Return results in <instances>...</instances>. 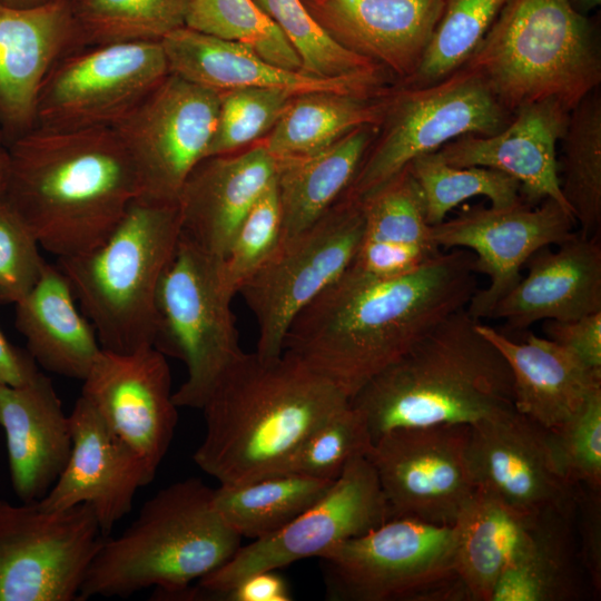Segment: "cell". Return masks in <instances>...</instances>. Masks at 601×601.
<instances>
[{
    "mask_svg": "<svg viewBox=\"0 0 601 601\" xmlns=\"http://www.w3.org/2000/svg\"><path fill=\"white\" fill-rule=\"evenodd\" d=\"M455 558L454 525L391 518L318 559L328 599L391 601L428 597L443 588L462 592Z\"/></svg>",
    "mask_w": 601,
    "mask_h": 601,
    "instance_id": "10",
    "label": "cell"
},
{
    "mask_svg": "<svg viewBox=\"0 0 601 601\" xmlns=\"http://www.w3.org/2000/svg\"><path fill=\"white\" fill-rule=\"evenodd\" d=\"M294 96L274 88L219 92L217 122L206 158L235 152L269 132Z\"/></svg>",
    "mask_w": 601,
    "mask_h": 601,
    "instance_id": "43",
    "label": "cell"
},
{
    "mask_svg": "<svg viewBox=\"0 0 601 601\" xmlns=\"http://www.w3.org/2000/svg\"><path fill=\"white\" fill-rule=\"evenodd\" d=\"M559 176L563 197L583 236L601 225V87L569 112Z\"/></svg>",
    "mask_w": 601,
    "mask_h": 601,
    "instance_id": "35",
    "label": "cell"
},
{
    "mask_svg": "<svg viewBox=\"0 0 601 601\" xmlns=\"http://www.w3.org/2000/svg\"><path fill=\"white\" fill-rule=\"evenodd\" d=\"M280 28L300 59V72L321 79L390 75L382 66L335 42L302 0H254Z\"/></svg>",
    "mask_w": 601,
    "mask_h": 601,
    "instance_id": "40",
    "label": "cell"
},
{
    "mask_svg": "<svg viewBox=\"0 0 601 601\" xmlns=\"http://www.w3.org/2000/svg\"><path fill=\"white\" fill-rule=\"evenodd\" d=\"M39 372L28 351L11 344L0 328V385H22Z\"/></svg>",
    "mask_w": 601,
    "mask_h": 601,
    "instance_id": "49",
    "label": "cell"
},
{
    "mask_svg": "<svg viewBox=\"0 0 601 601\" xmlns=\"http://www.w3.org/2000/svg\"><path fill=\"white\" fill-rule=\"evenodd\" d=\"M470 425L395 428L373 442L366 457L390 519L453 525L475 492L469 464Z\"/></svg>",
    "mask_w": 601,
    "mask_h": 601,
    "instance_id": "16",
    "label": "cell"
},
{
    "mask_svg": "<svg viewBox=\"0 0 601 601\" xmlns=\"http://www.w3.org/2000/svg\"><path fill=\"white\" fill-rule=\"evenodd\" d=\"M361 203L364 229L351 269L390 278L417 269L442 252L431 237L424 198L408 166Z\"/></svg>",
    "mask_w": 601,
    "mask_h": 601,
    "instance_id": "29",
    "label": "cell"
},
{
    "mask_svg": "<svg viewBox=\"0 0 601 601\" xmlns=\"http://www.w3.org/2000/svg\"><path fill=\"white\" fill-rule=\"evenodd\" d=\"M536 250L528 274L494 306L489 318L512 329L540 321H573L601 312V244L599 236L575 233L556 245Z\"/></svg>",
    "mask_w": 601,
    "mask_h": 601,
    "instance_id": "26",
    "label": "cell"
},
{
    "mask_svg": "<svg viewBox=\"0 0 601 601\" xmlns=\"http://www.w3.org/2000/svg\"><path fill=\"white\" fill-rule=\"evenodd\" d=\"M220 600L288 601L292 600L285 580L274 571L252 573L228 590Z\"/></svg>",
    "mask_w": 601,
    "mask_h": 601,
    "instance_id": "48",
    "label": "cell"
},
{
    "mask_svg": "<svg viewBox=\"0 0 601 601\" xmlns=\"http://www.w3.org/2000/svg\"><path fill=\"white\" fill-rule=\"evenodd\" d=\"M335 481L274 474L214 489L213 503L242 538L258 540L279 531L321 500Z\"/></svg>",
    "mask_w": 601,
    "mask_h": 601,
    "instance_id": "34",
    "label": "cell"
},
{
    "mask_svg": "<svg viewBox=\"0 0 601 601\" xmlns=\"http://www.w3.org/2000/svg\"><path fill=\"white\" fill-rule=\"evenodd\" d=\"M8 166H9V159H8V152L6 147H2L0 149V197L3 196L6 186H7V178H8Z\"/></svg>",
    "mask_w": 601,
    "mask_h": 601,
    "instance_id": "52",
    "label": "cell"
},
{
    "mask_svg": "<svg viewBox=\"0 0 601 601\" xmlns=\"http://www.w3.org/2000/svg\"><path fill=\"white\" fill-rule=\"evenodd\" d=\"M179 238L177 205L137 198L104 243L58 258L102 349L154 346L158 287Z\"/></svg>",
    "mask_w": 601,
    "mask_h": 601,
    "instance_id": "7",
    "label": "cell"
},
{
    "mask_svg": "<svg viewBox=\"0 0 601 601\" xmlns=\"http://www.w3.org/2000/svg\"><path fill=\"white\" fill-rule=\"evenodd\" d=\"M81 48L71 0L0 1V130L4 147L37 127L41 87L57 61Z\"/></svg>",
    "mask_w": 601,
    "mask_h": 601,
    "instance_id": "20",
    "label": "cell"
},
{
    "mask_svg": "<svg viewBox=\"0 0 601 601\" xmlns=\"http://www.w3.org/2000/svg\"><path fill=\"white\" fill-rule=\"evenodd\" d=\"M220 260L180 237L158 287L154 347L187 368L186 381L173 394L178 407L201 410L244 353Z\"/></svg>",
    "mask_w": 601,
    "mask_h": 601,
    "instance_id": "9",
    "label": "cell"
},
{
    "mask_svg": "<svg viewBox=\"0 0 601 601\" xmlns=\"http://www.w3.org/2000/svg\"><path fill=\"white\" fill-rule=\"evenodd\" d=\"M276 159L262 142L239 154L203 159L177 199L180 237L223 259L260 195L275 180Z\"/></svg>",
    "mask_w": 601,
    "mask_h": 601,
    "instance_id": "25",
    "label": "cell"
},
{
    "mask_svg": "<svg viewBox=\"0 0 601 601\" xmlns=\"http://www.w3.org/2000/svg\"><path fill=\"white\" fill-rule=\"evenodd\" d=\"M166 356L154 346L102 349L82 380L81 396L154 479L174 439L178 406Z\"/></svg>",
    "mask_w": 601,
    "mask_h": 601,
    "instance_id": "18",
    "label": "cell"
},
{
    "mask_svg": "<svg viewBox=\"0 0 601 601\" xmlns=\"http://www.w3.org/2000/svg\"><path fill=\"white\" fill-rule=\"evenodd\" d=\"M595 511L593 513V519L590 520L589 512L587 510V515L584 520V559L587 566L590 571L591 577L593 578V582L597 585L600 587V572H601V559H600V533H597V530L600 528L599 522L597 524V521L599 520L595 518Z\"/></svg>",
    "mask_w": 601,
    "mask_h": 601,
    "instance_id": "50",
    "label": "cell"
},
{
    "mask_svg": "<svg viewBox=\"0 0 601 601\" xmlns=\"http://www.w3.org/2000/svg\"><path fill=\"white\" fill-rule=\"evenodd\" d=\"M4 199L58 258L89 252L140 195L135 166L112 128L36 127L6 146Z\"/></svg>",
    "mask_w": 601,
    "mask_h": 601,
    "instance_id": "2",
    "label": "cell"
},
{
    "mask_svg": "<svg viewBox=\"0 0 601 601\" xmlns=\"http://www.w3.org/2000/svg\"><path fill=\"white\" fill-rule=\"evenodd\" d=\"M575 226L569 210L546 198L535 206L520 200L508 207H469L431 226V237L441 249L474 252L477 274L490 279L466 306L480 321L489 318L497 302L520 282L521 268L536 250L571 238Z\"/></svg>",
    "mask_w": 601,
    "mask_h": 601,
    "instance_id": "17",
    "label": "cell"
},
{
    "mask_svg": "<svg viewBox=\"0 0 601 601\" xmlns=\"http://www.w3.org/2000/svg\"><path fill=\"white\" fill-rule=\"evenodd\" d=\"M390 92L378 98L333 91L295 95L262 144L276 160L312 155L357 127H380Z\"/></svg>",
    "mask_w": 601,
    "mask_h": 601,
    "instance_id": "33",
    "label": "cell"
},
{
    "mask_svg": "<svg viewBox=\"0 0 601 601\" xmlns=\"http://www.w3.org/2000/svg\"><path fill=\"white\" fill-rule=\"evenodd\" d=\"M343 48L388 71L398 85L420 68L443 0H302Z\"/></svg>",
    "mask_w": 601,
    "mask_h": 601,
    "instance_id": "23",
    "label": "cell"
},
{
    "mask_svg": "<svg viewBox=\"0 0 601 601\" xmlns=\"http://www.w3.org/2000/svg\"><path fill=\"white\" fill-rule=\"evenodd\" d=\"M4 147V142H3V136H2V132L0 130V149Z\"/></svg>",
    "mask_w": 601,
    "mask_h": 601,
    "instance_id": "54",
    "label": "cell"
},
{
    "mask_svg": "<svg viewBox=\"0 0 601 601\" xmlns=\"http://www.w3.org/2000/svg\"><path fill=\"white\" fill-rule=\"evenodd\" d=\"M569 112L555 100L526 105L515 110L499 132L465 135L437 152L453 166L487 167L515 178L521 198L529 205L551 198L572 214L561 190L556 152Z\"/></svg>",
    "mask_w": 601,
    "mask_h": 601,
    "instance_id": "24",
    "label": "cell"
},
{
    "mask_svg": "<svg viewBox=\"0 0 601 601\" xmlns=\"http://www.w3.org/2000/svg\"><path fill=\"white\" fill-rule=\"evenodd\" d=\"M169 73L223 92L239 88H274L300 95L333 91L364 98L387 95L395 83L390 75L321 79L279 68L249 47L181 27L161 41Z\"/></svg>",
    "mask_w": 601,
    "mask_h": 601,
    "instance_id": "22",
    "label": "cell"
},
{
    "mask_svg": "<svg viewBox=\"0 0 601 601\" xmlns=\"http://www.w3.org/2000/svg\"><path fill=\"white\" fill-rule=\"evenodd\" d=\"M186 27L243 43L279 68L300 70L298 55L280 28L254 0H191Z\"/></svg>",
    "mask_w": 601,
    "mask_h": 601,
    "instance_id": "39",
    "label": "cell"
},
{
    "mask_svg": "<svg viewBox=\"0 0 601 601\" xmlns=\"http://www.w3.org/2000/svg\"><path fill=\"white\" fill-rule=\"evenodd\" d=\"M548 338L575 354L585 365L601 372V312L573 321H544Z\"/></svg>",
    "mask_w": 601,
    "mask_h": 601,
    "instance_id": "47",
    "label": "cell"
},
{
    "mask_svg": "<svg viewBox=\"0 0 601 601\" xmlns=\"http://www.w3.org/2000/svg\"><path fill=\"white\" fill-rule=\"evenodd\" d=\"M562 513L544 516L532 538L504 566L491 601H558L573 595Z\"/></svg>",
    "mask_w": 601,
    "mask_h": 601,
    "instance_id": "36",
    "label": "cell"
},
{
    "mask_svg": "<svg viewBox=\"0 0 601 601\" xmlns=\"http://www.w3.org/2000/svg\"><path fill=\"white\" fill-rule=\"evenodd\" d=\"M105 538L87 503L45 510L0 499V601H79Z\"/></svg>",
    "mask_w": 601,
    "mask_h": 601,
    "instance_id": "12",
    "label": "cell"
},
{
    "mask_svg": "<svg viewBox=\"0 0 601 601\" xmlns=\"http://www.w3.org/2000/svg\"><path fill=\"white\" fill-rule=\"evenodd\" d=\"M40 245L10 204L0 197V304H17L37 284L47 262Z\"/></svg>",
    "mask_w": 601,
    "mask_h": 601,
    "instance_id": "46",
    "label": "cell"
},
{
    "mask_svg": "<svg viewBox=\"0 0 601 601\" xmlns=\"http://www.w3.org/2000/svg\"><path fill=\"white\" fill-rule=\"evenodd\" d=\"M424 198L427 223H442L464 200L484 196L492 207H508L522 200L519 181L493 168L459 167L447 164L437 151L408 164Z\"/></svg>",
    "mask_w": 601,
    "mask_h": 601,
    "instance_id": "38",
    "label": "cell"
},
{
    "mask_svg": "<svg viewBox=\"0 0 601 601\" xmlns=\"http://www.w3.org/2000/svg\"><path fill=\"white\" fill-rule=\"evenodd\" d=\"M191 0H71L81 47L160 42L186 26Z\"/></svg>",
    "mask_w": 601,
    "mask_h": 601,
    "instance_id": "37",
    "label": "cell"
},
{
    "mask_svg": "<svg viewBox=\"0 0 601 601\" xmlns=\"http://www.w3.org/2000/svg\"><path fill=\"white\" fill-rule=\"evenodd\" d=\"M474 255L441 252L417 269L375 278L348 269L293 319L283 351L348 398L477 290Z\"/></svg>",
    "mask_w": 601,
    "mask_h": 601,
    "instance_id": "1",
    "label": "cell"
},
{
    "mask_svg": "<svg viewBox=\"0 0 601 601\" xmlns=\"http://www.w3.org/2000/svg\"><path fill=\"white\" fill-rule=\"evenodd\" d=\"M214 489L198 477L162 487L118 536H106L80 589L79 601L128 598L148 588L176 597L227 562L242 536L220 518Z\"/></svg>",
    "mask_w": 601,
    "mask_h": 601,
    "instance_id": "5",
    "label": "cell"
},
{
    "mask_svg": "<svg viewBox=\"0 0 601 601\" xmlns=\"http://www.w3.org/2000/svg\"><path fill=\"white\" fill-rule=\"evenodd\" d=\"M349 398L294 354L243 353L201 407L195 463L220 484L274 474Z\"/></svg>",
    "mask_w": 601,
    "mask_h": 601,
    "instance_id": "3",
    "label": "cell"
},
{
    "mask_svg": "<svg viewBox=\"0 0 601 601\" xmlns=\"http://www.w3.org/2000/svg\"><path fill=\"white\" fill-rule=\"evenodd\" d=\"M442 17L420 68L395 85L434 83L459 69L477 48L508 0H443Z\"/></svg>",
    "mask_w": 601,
    "mask_h": 601,
    "instance_id": "41",
    "label": "cell"
},
{
    "mask_svg": "<svg viewBox=\"0 0 601 601\" xmlns=\"http://www.w3.org/2000/svg\"><path fill=\"white\" fill-rule=\"evenodd\" d=\"M476 328L510 366L515 411L548 431L564 423L601 390V372L548 337L529 334L516 343L480 322Z\"/></svg>",
    "mask_w": 601,
    "mask_h": 601,
    "instance_id": "28",
    "label": "cell"
},
{
    "mask_svg": "<svg viewBox=\"0 0 601 601\" xmlns=\"http://www.w3.org/2000/svg\"><path fill=\"white\" fill-rule=\"evenodd\" d=\"M14 306L16 327L37 365L82 381L101 346L59 266L47 263L37 284Z\"/></svg>",
    "mask_w": 601,
    "mask_h": 601,
    "instance_id": "30",
    "label": "cell"
},
{
    "mask_svg": "<svg viewBox=\"0 0 601 601\" xmlns=\"http://www.w3.org/2000/svg\"><path fill=\"white\" fill-rule=\"evenodd\" d=\"M169 73L160 42L75 49L52 67L38 98L37 127L112 128Z\"/></svg>",
    "mask_w": 601,
    "mask_h": 601,
    "instance_id": "13",
    "label": "cell"
},
{
    "mask_svg": "<svg viewBox=\"0 0 601 601\" xmlns=\"http://www.w3.org/2000/svg\"><path fill=\"white\" fill-rule=\"evenodd\" d=\"M546 515L522 513L475 490L453 524L455 573L463 594L474 601H491L500 573Z\"/></svg>",
    "mask_w": 601,
    "mask_h": 601,
    "instance_id": "31",
    "label": "cell"
},
{
    "mask_svg": "<svg viewBox=\"0 0 601 601\" xmlns=\"http://www.w3.org/2000/svg\"><path fill=\"white\" fill-rule=\"evenodd\" d=\"M463 65L511 114L544 100L570 111L601 87L600 13L580 14L568 0H508Z\"/></svg>",
    "mask_w": 601,
    "mask_h": 601,
    "instance_id": "6",
    "label": "cell"
},
{
    "mask_svg": "<svg viewBox=\"0 0 601 601\" xmlns=\"http://www.w3.org/2000/svg\"><path fill=\"white\" fill-rule=\"evenodd\" d=\"M390 519L377 474L366 456L348 462L329 491L279 531L240 545L223 565L206 574L193 597H221L245 577L274 571L359 536Z\"/></svg>",
    "mask_w": 601,
    "mask_h": 601,
    "instance_id": "14",
    "label": "cell"
},
{
    "mask_svg": "<svg viewBox=\"0 0 601 601\" xmlns=\"http://www.w3.org/2000/svg\"><path fill=\"white\" fill-rule=\"evenodd\" d=\"M372 445L363 415L348 403L319 424L274 474L336 481L348 462L366 456Z\"/></svg>",
    "mask_w": 601,
    "mask_h": 601,
    "instance_id": "42",
    "label": "cell"
},
{
    "mask_svg": "<svg viewBox=\"0 0 601 601\" xmlns=\"http://www.w3.org/2000/svg\"><path fill=\"white\" fill-rule=\"evenodd\" d=\"M0 426L14 494L38 502L63 471L72 446L69 415L51 380L39 372L17 386L0 385Z\"/></svg>",
    "mask_w": 601,
    "mask_h": 601,
    "instance_id": "27",
    "label": "cell"
},
{
    "mask_svg": "<svg viewBox=\"0 0 601 601\" xmlns=\"http://www.w3.org/2000/svg\"><path fill=\"white\" fill-rule=\"evenodd\" d=\"M549 432L558 466L572 486L584 484L599 491L601 484V390Z\"/></svg>",
    "mask_w": 601,
    "mask_h": 601,
    "instance_id": "45",
    "label": "cell"
},
{
    "mask_svg": "<svg viewBox=\"0 0 601 601\" xmlns=\"http://www.w3.org/2000/svg\"><path fill=\"white\" fill-rule=\"evenodd\" d=\"M0 1L8 4H12V6L26 7V6L38 4L47 0H0Z\"/></svg>",
    "mask_w": 601,
    "mask_h": 601,
    "instance_id": "53",
    "label": "cell"
},
{
    "mask_svg": "<svg viewBox=\"0 0 601 601\" xmlns=\"http://www.w3.org/2000/svg\"><path fill=\"white\" fill-rule=\"evenodd\" d=\"M512 116L484 79L464 65L431 85H394L376 136L343 195L362 200L414 158L465 135H494Z\"/></svg>",
    "mask_w": 601,
    "mask_h": 601,
    "instance_id": "8",
    "label": "cell"
},
{
    "mask_svg": "<svg viewBox=\"0 0 601 601\" xmlns=\"http://www.w3.org/2000/svg\"><path fill=\"white\" fill-rule=\"evenodd\" d=\"M363 229L361 200L343 195L313 225L280 239L238 292L257 322L256 354L283 353L294 317L348 269Z\"/></svg>",
    "mask_w": 601,
    "mask_h": 601,
    "instance_id": "11",
    "label": "cell"
},
{
    "mask_svg": "<svg viewBox=\"0 0 601 601\" xmlns=\"http://www.w3.org/2000/svg\"><path fill=\"white\" fill-rule=\"evenodd\" d=\"M219 92L168 73L112 129L138 175L139 199L177 205L180 190L206 158Z\"/></svg>",
    "mask_w": 601,
    "mask_h": 601,
    "instance_id": "15",
    "label": "cell"
},
{
    "mask_svg": "<svg viewBox=\"0 0 601 601\" xmlns=\"http://www.w3.org/2000/svg\"><path fill=\"white\" fill-rule=\"evenodd\" d=\"M570 7L580 14L590 16L601 6V0H568Z\"/></svg>",
    "mask_w": 601,
    "mask_h": 601,
    "instance_id": "51",
    "label": "cell"
},
{
    "mask_svg": "<svg viewBox=\"0 0 601 601\" xmlns=\"http://www.w3.org/2000/svg\"><path fill=\"white\" fill-rule=\"evenodd\" d=\"M377 128L361 126L317 152L276 160L282 238L313 225L343 196Z\"/></svg>",
    "mask_w": 601,
    "mask_h": 601,
    "instance_id": "32",
    "label": "cell"
},
{
    "mask_svg": "<svg viewBox=\"0 0 601 601\" xmlns=\"http://www.w3.org/2000/svg\"><path fill=\"white\" fill-rule=\"evenodd\" d=\"M282 238V219L276 178L253 205L220 260V275L235 296L268 259Z\"/></svg>",
    "mask_w": 601,
    "mask_h": 601,
    "instance_id": "44",
    "label": "cell"
},
{
    "mask_svg": "<svg viewBox=\"0 0 601 601\" xmlns=\"http://www.w3.org/2000/svg\"><path fill=\"white\" fill-rule=\"evenodd\" d=\"M72 446L56 483L38 501L45 510L87 503L108 536L132 508L136 492L154 479L142 461L80 395L69 414Z\"/></svg>",
    "mask_w": 601,
    "mask_h": 601,
    "instance_id": "21",
    "label": "cell"
},
{
    "mask_svg": "<svg viewBox=\"0 0 601 601\" xmlns=\"http://www.w3.org/2000/svg\"><path fill=\"white\" fill-rule=\"evenodd\" d=\"M475 490L526 514H566L572 485L555 461L548 430L514 410L470 426Z\"/></svg>",
    "mask_w": 601,
    "mask_h": 601,
    "instance_id": "19",
    "label": "cell"
},
{
    "mask_svg": "<svg viewBox=\"0 0 601 601\" xmlns=\"http://www.w3.org/2000/svg\"><path fill=\"white\" fill-rule=\"evenodd\" d=\"M462 308L433 328L349 398L372 442L405 427L473 425L514 410L501 352Z\"/></svg>",
    "mask_w": 601,
    "mask_h": 601,
    "instance_id": "4",
    "label": "cell"
}]
</instances>
